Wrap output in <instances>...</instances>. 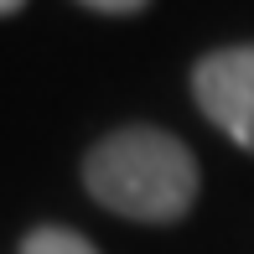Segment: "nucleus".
Here are the masks:
<instances>
[{
  "mask_svg": "<svg viewBox=\"0 0 254 254\" xmlns=\"http://www.w3.org/2000/svg\"><path fill=\"white\" fill-rule=\"evenodd\" d=\"M83 187L120 218L177 223L197 202V161L177 135L156 125H125L88 151Z\"/></svg>",
  "mask_w": 254,
  "mask_h": 254,
  "instance_id": "nucleus-1",
  "label": "nucleus"
},
{
  "mask_svg": "<svg viewBox=\"0 0 254 254\" xmlns=\"http://www.w3.org/2000/svg\"><path fill=\"white\" fill-rule=\"evenodd\" d=\"M192 99L234 145L254 151V47H223L192 67Z\"/></svg>",
  "mask_w": 254,
  "mask_h": 254,
  "instance_id": "nucleus-2",
  "label": "nucleus"
},
{
  "mask_svg": "<svg viewBox=\"0 0 254 254\" xmlns=\"http://www.w3.org/2000/svg\"><path fill=\"white\" fill-rule=\"evenodd\" d=\"M21 254H99L94 244H88L83 234H73V228H31L26 244H21Z\"/></svg>",
  "mask_w": 254,
  "mask_h": 254,
  "instance_id": "nucleus-3",
  "label": "nucleus"
},
{
  "mask_svg": "<svg viewBox=\"0 0 254 254\" xmlns=\"http://www.w3.org/2000/svg\"><path fill=\"white\" fill-rule=\"evenodd\" d=\"M78 5H88V10H104V16H135V10H145L151 0H78Z\"/></svg>",
  "mask_w": 254,
  "mask_h": 254,
  "instance_id": "nucleus-4",
  "label": "nucleus"
},
{
  "mask_svg": "<svg viewBox=\"0 0 254 254\" xmlns=\"http://www.w3.org/2000/svg\"><path fill=\"white\" fill-rule=\"evenodd\" d=\"M21 5H26V0H0V16H16Z\"/></svg>",
  "mask_w": 254,
  "mask_h": 254,
  "instance_id": "nucleus-5",
  "label": "nucleus"
}]
</instances>
